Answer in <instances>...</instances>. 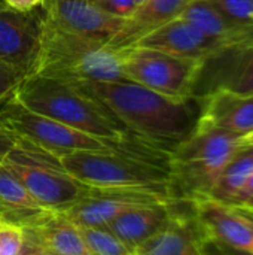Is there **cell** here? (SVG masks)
I'll list each match as a JSON object with an SVG mask.
<instances>
[{"label": "cell", "instance_id": "cell-1", "mask_svg": "<svg viewBox=\"0 0 253 255\" xmlns=\"http://www.w3.org/2000/svg\"><path fill=\"white\" fill-rule=\"evenodd\" d=\"M79 87L101 100L139 145L169 155L192 133L201 114L198 99L167 97L131 81Z\"/></svg>", "mask_w": 253, "mask_h": 255}, {"label": "cell", "instance_id": "cell-2", "mask_svg": "<svg viewBox=\"0 0 253 255\" xmlns=\"http://www.w3.org/2000/svg\"><path fill=\"white\" fill-rule=\"evenodd\" d=\"M12 97L36 114L101 139L119 149L143 151L133 149V145L146 148L131 137L124 124L101 100L79 85L63 79L27 75L15 88Z\"/></svg>", "mask_w": 253, "mask_h": 255}, {"label": "cell", "instance_id": "cell-3", "mask_svg": "<svg viewBox=\"0 0 253 255\" xmlns=\"http://www.w3.org/2000/svg\"><path fill=\"white\" fill-rule=\"evenodd\" d=\"M28 75L63 79L75 85L127 81L119 49L70 33L45 16L39 52Z\"/></svg>", "mask_w": 253, "mask_h": 255}, {"label": "cell", "instance_id": "cell-4", "mask_svg": "<svg viewBox=\"0 0 253 255\" xmlns=\"http://www.w3.org/2000/svg\"><path fill=\"white\" fill-rule=\"evenodd\" d=\"M246 137L224 130L204 118L169 157L170 191L176 202L209 197L219 175Z\"/></svg>", "mask_w": 253, "mask_h": 255}, {"label": "cell", "instance_id": "cell-5", "mask_svg": "<svg viewBox=\"0 0 253 255\" xmlns=\"http://www.w3.org/2000/svg\"><path fill=\"white\" fill-rule=\"evenodd\" d=\"M169 157L131 149L76 151L60 157L63 167L89 188H170Z\"/></svg>", "mask_w": 253, "mask_h": 255}, {"label": "cell", "instance_id": "cell-6", "mask_svg": "<svg viewBox=\"0 0 253 255\" xmlns=\"http://www.w3.org/2000/svg\"><path fill=\"white\" fill-rule=\"evenodd\" d=\"M3 164L19 178L33 199L49 212H66L89 191V187L79 182L63 167L57 155L19 137Z\"/></svg>", "mask_w": 253, "mask_h": 255}, {"label": "cell", "instance_id": "cell-7", "mask_svg": "<svg viewBox=\"0 0 253 255\" xmlns=\"http://www.w3.org/2000/svg\"><path fill=\"white\" fill-rule=\"evenodd\" d=\"M0 127L58 158L76 151L119 149L101 139L27 109L12 96L0 103Z\"/></svg>", "mask_w": 253, "mask_h": 255}, {"label": "cell", "instance_id": "cell-8", "mask_svg": "<svg viewBox=\"0 0 253 255\" xmlns=\"http://www.w3.org/2000/svg\"><path fill=\"white\" fill-rule=\"evenodd\" d=\"M127 81L173 99L192 97L198 60L171 55L158 49L131 46L119 49Z\"/></svg>", "mask_w": 253, "mask_h": 255}, {"label": "cell", "instance_id": "cell-9", "mask_svg": "<svg viewBox=\"0 0 253 255\" xmlns=\"http://www.w3.org/2000/svg\"><path fill=\"white\" fill-rule=\"evenodd\" d=\"M171 202L176 200L170 188H89L79 203L61 214L78 227H106L112 220L128 211Z\"/></svg>", "mask_w": 253, "mask_h": 255}, {"label": "cell", "instance_id": "cell-10", "mask_svg": "<svg viewBox=\"0 0 253 255\" xmlns=\"http://www.w3.org/2000/svg\"><path fill=\"white\" fill-rule=\"evenodd\" d=\"M219 90L253 96V40L224 46L200 61L191 96L201 100Z\"/></svg>", "mask_w": 253, "mask_h": 255}, {"label": "cell", "instance_id": "cell-11", "mask_svg": "<svg viewBox=\"0 0 253 255\" xmlns=\"http://www.w3.org/2000/svg\"><path fill=\"white\" fill-rule=\"evenodd\" d=\"M203 241H215L240 250L253 245V215L245 208L210 197L189 203Z\"/></svg>", "mask_w": 253, "mask_h": 255}, {"label": "cell", "instance_id": "cell-12", "mask_svg": "<svg viewBox=\"0 0 253 255\" xmlns=\"http://www.w3.org/2000/svg\"><path fill=\"white\" fill-rule=\"evenodd\" d=\"M45 18L55 25L107 45L119 31L124 18L113 16L89 0H45Z\"/></svg>", "mask_w": 253, "mask_h": 255}, {"label": "cell", "instance_id": "cell-13", "mask_svg": "<svg viewBox=\"0 0 253 255\" xmlns=\"http://www.w3.org/2000/svg\"><path fill=\"white\" fill-rule=\"evenodd\" d=\"M40 31L42 18L31 10L0 4V60L28 75L39 52Z\"/></svg>", "mask_w": 253, "mask_h": 255}, {"label": "cell", "instance_id": "cell-14", "mask_svg": "<svg viewBox=\"0 0 253 255\" xmlns=\"http://www.w3.org/2000/svg\"><path fill=\"white\" fill-rule=\"evenodd\" d=\"M134 46L158 49L171 55L201 61L218 49L230 45L207 36L194 24L179 16L149 33Z\"/></svg>", "mask_w": 253, "mask_h": 255}, {"label": "cell", "instance_id": "cell-15", "mask_svg": "<svg viewBox=\"0 0 253 255\" xmlns=\"http://www.w3.org/2000/svg\"><path fill=\"white\" fill-rule=\"evenodd\" d=\"M177 202L171 220L157 235L134 248L136 255H204L203 238L192 209H180Z\"/></svg>", "mask_w": 253, "mask_h": 255}, {"label": "cell", "instance_id": "cell-16", "mask_svg": "<svg viewBox=\"0 0 253 255\" xmlns=\"http://www.w3.org/2000/svg\"><path fill=\"white\" fill-rule=\"evenodd\" d=\"M191 0H145L127 18L119 31L107 43L113 49L134 46L140 39L180 16Z\"/></svg>", "mask_w": 253, "mask_h": 255}, {"label": "cell", "instance_id": "cell-17", "mask_svg": "<svg viewBox=\"0 0 253 255\" xmlns=\"http://www.w3.org/2000/svg\"><path fill=\"white\" fill-rule=\"evenodd\" d=\"M22 233L51 255H94L81 229L61 212H45Z\"/></svg>", "mask_w": 253, "mask_h": 255}, {"label": "cell", "instance_id": "cell-18", "mask_svg": "<svg viewBox=\"0 0 253 255\" xmlns=\"http://www.w3.org/2000/svg\"><path fill=\"white\" fill-rule=\"evenodd\" d=\"M200 103V118L243 137L253 131V96L219 90L201 99Z\"/></svg>", "mask_w": 253, "mask_h": 255}, {"label": "cell", "instance_id": "cell-19", "mask_svg": "<svg viewBox=\"0 0 253 255\" xmlns=\"http://www.w3.org/2000/svg\"><path fill=\"white\" fill-rule=\"evenodd\" d=\"M176 205L177 202L137 208L121 214L106 227L125 245L134 250L167 226L176 211Z\"/></svg>", "mask_w": 253, "mask_h": 255}, {"label": "cell", "instance_id": "cell-20", "mask_svg": "<svg viewBox=\"0 0 253 255\" xmlns=\"http://www.w3.org/2000/svg\"><path fill=\"white\" fill-rule=\"evenodd\" d=\"M45 212L48 211L33 199L19 178L0 163V223L22 230Z\"/></svg>", "mask_w": 253, "mask_h": 255}, {"label": "cell", "instance_id": "cell-21", "mask_svg": "<svg viewBox=\"0 0 253 255\" xmlns=\"http://www.w3.org/2000/svg\"><path fill=\"white\" fill-rule=\"evenodd\" d=\"M180 18L189 21L203 33L225 45H237L253 40V27L242 25L222 15L209 0H191Z\"/></svg>", "mask_w": 253, "mask_h": 255}, {"label": "cell", "instance_id": "cell-22", "mask_svg": "<svg viewBox=\"0 0 253 255\" xmlns=\"http://www.w3.org/2000/svg\"><path fill=\"white\" fill-rule=\"evenodd\" d=\"M252 169L253 145L245 143L228 160L209 197L222 203L233 205L237 194L243 188L248 176L251 175Z\"/></svg>", "mask_w": 253, "mask_h": 255}, {"label": "cell", "instance_id": "cell-23", "mask_svg": "<svg viewBox=\"0 0 253 255\" xmlns=\"http://www.w3.org/2000/svg\"><path fill=\"white\" fill-rule=\"evenodd\" d=\"M94 255H136L134 250L118 239L107 227H79Z\"/></svg>", "mask_w": 253, "mask_h": 255}, {"label": "cell", "instance_id": "cell-24", "mask_svg": "<svg viewBox=\"0 0 253 255\" xmlns=\"http://www.w3.org/2000/svg\"><path fill=\"white\" fill-rule=\"evenodd\" d=\"M231 21L253 27V0H209Z\"/></svg>", "mask_w": 253, "mask_h": 255}, {"label": "cell", "instance_id": "cell-25", "mask_svg": "<svg viewBox=\"0 0 253 255\" xmlns=\"http://www.w3.org/2000/svg\"><path fill=\"white\" fill-rule=\"evenodd\" d=\"M24 233L19 227L0 223V255H19Z\"/></svg>", "mask_w": 253, "mask_h": 255}, {"label": "cell", "instance_id": "cell-26", "mask_svg": "<svg viewBox=\"0 0 253 255\" xmlns=\"http://www.w3.org/2000/svg\"><path fill=\"white\" fill-rule=\"evenodd\" d=\"M27 76L25 72L0 60V100L12 96L19 82Z\"/></svg>", "mask_w": 253, "mask_h": 255}, {"label": "cell", "instance_id": "cell-27", "mask_svg": "<svg viewBox=\"0 0 253 255\" xmlns=\"http://www.w3.org/2000/svg\"><path fill=\"white\" fill-rule=\"evenodd\" d=\"M95 4L104 12L124 19L130 18L131 13L137 9L136 0H98Z\"/></svg>", "mask_w": 253, "mask_h": 255}, {"label": "cell", "instance_id": "cell-28", "mask_svg": "<svg viewBox=\"0 0 253 255\" xmlns=\"http://www.w3.org/2000/svg\"><path fill=\"white\" fill-rule=\"evenodd\" d=\"M203 254L204 255H253V253L248 250L234 248L221 242L215 241H203Z\"/></svg>", "mask_w": 253, "mask_h": 255}, {"label": "cell", "instance_id": "cell-29", "mask_svg": "<svg viewBox=\"0 0 253 255\" xmlns=\"http://www.w3.org/2000/svg\"><path fill=\"white\" fill-rule=\"evenodd\" d=\"M16 142L18 137L13 133L0 127V163H3L4 158L9 155V152L16 146Z\"/></svg>", "mask_w": 253, "mask_h": 255}, {"label": "cell", "instance_id": "cell-30", "mask_svg": "<svg viewBox=\"0 0 253 255\" xmlns=\"http://www.w3.org/2000/svg\"><path fill=\"white\" fill-rule=\"evenodd\" d=\"M253 197V169L252 172H251V175L248 176V179H246V182H245V185H243V188L240 190V193L237 194V197H236V200H234V206H243L245 203H248L251 199Z\"/></svg>", "mask_w": 253, "mask_h": 255}, {"label": "cell", "instance_id": "cell-31", "mask_svg": "<svg viewBox=\"0 0 253 255\" xmlns=\"http://www.w3.org/2000/svg\"><path fill=\"white\" fill-rule=\"evenodd\" d=\"M19 255H51L46 250H43L40 245H37L36 242H33L31 239L24 236V244L21 248Z\"/></svg>", "mask_w": 253, "mask_h": 255}, {"label": "cell", "instance_id": "cell-32", "mask_svg": "<svg viewBox=\"0 0 253 255\" xmlns=\"http://www.w3.org/2000/svg\"><path fill=\"white\" fill-rule=\"evenodd\" d=\"M3 1L7 6L18 9V10H24V12L33 10L39 4V0H3Z\"/></svg>", "mask_w": 253, "mask_h": 255}, {"label": "cell", "instance_id": "cell-33", "mask_svg": "<svg viewBox=\"0 0 253 255\" xmlns=\"http://www.w3.org/2000/svg\"><path fill=\"white\" fill-rule=\"evenodd\" d=\"M242 208H248V209H252L253 211V197L251 199V200H249V202H248V203H245Z\"/></svg>", "mask_w": 253, "mask_h": 255}, {"label": "cell", "instance_id": "cell-34", "mask_svg": "<svg viewBox=\"0 0 253 255\" xmlns=\"http://www.w3.org/2000/svg\"><path fill=\"white\" fill-rule=\"evenodd\" d=\"M245 142H246V143H249V145H253V131L249 134V136H246Z\"/></svg>", "mask_w": 253, "mask_h": 255}, {"label": "cell", "instance_id": "cell-35", "mask_svg": "<svg viewBox=\"0 0 253 255\" xmlns=\"http://www.w3.org/2000/svg\"><path fill=\"white\" fill-rule=\"evenodd\" d=\"M136 1H137V6H139V4H142V3H143L145 0H136Z\"/></svg>", "mask_w": 253, "mask_h": 255}, {"label": "cell", "instance_id": "cell-36", "mask_svg": "<svg viewBox=\"0 0 253 255\" xmlns=\"http://www.w3.org/2000/svg\"><path fill=\"white\" fill-rule=\"evenodd\" d=\"M45 3V0H39V4H43Z\"/></svg>", "mask_w": 253, "mask_h": 255}, {"label": "cell", "instance_id": "cell-37", "mask_svg": "<svg viewBox=\"0 0 253 255\" xmlns=\"http://www.w3.org/2000/svg\"><path fill=\"white\" fill-rule=\"evenodd\" d=\"M240 208H242V206H240ZM245 209H248V208H245ZM248 211H249V212H251V214H252V215H253V211H252V209H248Z\"/></svg>", "mask_w": 253, "mask_h": 255}, {"label": "cell", "instance_id": "cell-38", "mask_svg": "<svg viewBox=\"0 0 253 255\" xmlns=\"http://www.w3.org/2000/svg\"><path fill=\"white\" fill-rule=\"evenodd\" d=\"M249 251H251V253H253V245H252V247H251V250H249Z\"/></svg>", "mask_w": 253, "mask_h": 255}, {"label": "cell", "instance_id": "cell-39", "mask_svg": "<svg viewBox=\"0 0 253 255\" xmlns=\"http://www.w3.org/2000/svg\"><path fill=\"white\" fill-rule=\"evenodd\" d=\"M89 1H92V3H95V1H98V0H89Z\"/></svg>", "mask_w": 253, "mask_h": 255}, {"label": "cell", "instance_id": "cell-40", "mask_svg": "<svg viewBox=\"0 0 253 255\" xmlns=\"http://www.w3.org/2000/svg\"><path fill=\"white\" fill-rule=\"evenodd\" d=\"M3 100H4V99H1V100H0V103H1V102H3Z\"/></svg>", "mask_w": 253, "mask_h": 255}]
</instances>
